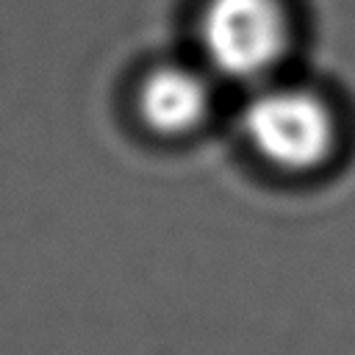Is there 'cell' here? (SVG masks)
Here are the masks:
<instances>
[{
    "mask_svg": "<svg viewBox=\"0 0 355 355\" xmlns=\"http://www.w3.org/2000/svg\"><path fill=\"white\" fill-rule=\"evenodd\" d=\"M239 133L263 166L291 178L327 169L341 144L336 105L313 86L280 78L250 89L239 111Z\"/></svg>",
    "mask_w": 355,
    "mask_h": 355,
    "instance_id": "6da1fadb",
    "label": "cell"
},
{
    "mask_svg": "<svg viewBox=\"0 0 355 355\" xmlns=\"http://www.w3.org/2000/svg\"><path fill=\"white\" fill-rule=\"evenodd\" d=\"M200 64L247 89L280 75L294 50V14L286 0H202L197 14Z\"/></svg>",
    "mask_w": 355,
    "mask_h": 355,
    "instance_id": "7a4b0ae2",
    "label": "cell"
},
{
    "mask_svg": "<svg viewBox=\"0 0 355 355\" xmlns=\"http://www.w3.org/2000/svg\"><path fill=\"white\" fill-rule=\"evenodd\" d=\"M214 75L202 64H158L136 89V111L147 130L164 139L197 133L214 114Z\"/></svg>",
    "mask_w": 355,
    "mask_h": 355,
    "instance_id": "3957f363",
    "label": "cell"
}]
</instances>
